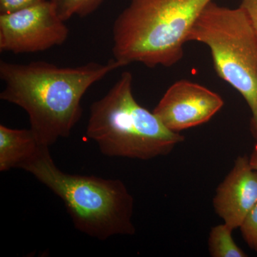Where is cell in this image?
Wrapping results in <instances>:
<instances>
[{"mask_svg": "<svg viewBox=\"0 0 257 257\" xmlns=\"http://www.w3.org/2000/svg\"><path fill=\"white\" fill-rule=\"evenodd\" d=\"M122 65L115 59L75 67L35 61L0 62L5 88L0 99L28 113L30 130L41 146L50 147L69 137L82 114L81 101L93 84Z\"/></svg>", "mask_w": 257, "mask_h": 257, "instance_id": "1", "label": "cell"}, {"mask_svg": "<svg viewBox=\"0 0 257 257\" xmlns=\"http://www.w3.org/2000/svg\"><path fill=\"white\" fill-rule=\"evenodd\" d=\"M214 0H130L115 20L112 54L122 67H170L184 56L191 29Z\"/></svg>", "mask_w": 257, "mask_h": 257, "instance_id": "2", "label": "cell"}, {"mask_svg": "<svg viewBox=\"0 0 257 257\" xmlns=\"http://www.w3.org/2000/svg\"><path fill=\"white\" fill-rule=\"evenodd\" d=\"M22 170L62 199L74 227L83 234L101 241L135 234L134 198L119 179L64 172L56 165L47 147H42Z\"/></svg>", "mask_w": 257, "mask_h": 257, "instance_id": "3", "label": "cell"}, {"mask_svg": "<svg viewBox=\"0 0 257 257\" xmlns=\"http://www.w3.org/2000/svg\"><path fill=\"white\" fill-rule=\"evenodd\" d=\"M133 82L131 72H122L109 92L92 103L87 138L107 157L149 160L169 155L184 138L139 104Z\"/></svg>", "mask_w": 257, "mask_h": 257, "instance_id": "4", "label": "cell"}, {"mask_svg": "<svg viewBox=\"0 0 257 257\" xmlns=\"http://www.w3.org/2000/svg\"><path fill=\"white\" fill-rule=\"evenodd\" d=\"M188 42L209 49L216 74L246 101L257 142V34L246 12L211 2L191 29Z\"/></svg>", "mask_w": 257, "mask_h": 257, "instance_id": "5", "label": "cell"}, {"mask_svg": "<svg viewBox=\"0 0 257 257\" xmlns=\"http://www.w3.org/2000/svg\"><path fill=\"white\" fill-rule=\"evenodd\" d=\"M51 0L25 9L0 14V52H43L67 41L69 28Z\"/></svg>", "mask_w": 257, "mask_h": 257, "instance_id": "6", "label": "cell"}, {"mask_svg": "<svg viewBox=\"0 0 257 257\" xmlns=\"http://www.w3.org/2000/svg\"><path fill=\"white\" fill-rule=\"evenodd\" d=\"M224 104L217 93L182 79L168 88L153 112L168 130L179 133L207 122Z\"/></svg>", "mask_w": 257, "mask_h": 257, "instance_id": "7", "label": "cell"}, {"mask_svg": "<svg viewBox=\"0 0 257 257\" xmlns=\"http://www.w3.org/2000/svg\"><path fill=\"white\" fill-rule=\"evenodd\" d=\"M257 203V171L247 156H239L234 167L219 184L213 199L214 210L233 230Z\"/></svg>", "mask_w": 257, "mask_h": 257, "instance_id": "8", "label": "cell"}, {"mask_svg": "<svg viewBox=\"0 0 257 257\" xmlns=\"http://www.w3.org/2000/svg\"><path fill=\"white\" fill-rule=\"evenodd\" d=\"M30 128L18 130L0 125V171L23 169L41 150Z\"/></svg>", "mask_w": 257, "mask_h": 257, "instance_id": "9", "label": "cell"}, {"mask_svg": "<svg viewBox=\"0 0 257 257\" xmlns=\"http://www.w3.org/2000/svg\"><path fill=\"white\" fill-rule=\"evenodd\" d=\"M233 229L224 224L211 228L208 249L213 257H246L247 254L235 242Z\"/></svg>", "mask_w": 257, "mask_h": 257, "instance_id": "10", "label": "cell"}, {"mask_svg": "<svg viewBox=\"0 0 257 257\" xmlns=\"http://www.w3.org/2000/svg\"><path fill=\"white\" fill-rule=\"evenodd\" d=\"M105 0H51L64 22L73 17L85 18L96 11Z\"/></svg>", "mask_w": 257, "mask_h": 257, "instance_id": "11", "label": "cell"}, {"mask_svg": "<svg viewBox=\"0 0 257 257\" xmlns=\"http://www.w3.org/2000/svg\"><path fill=\"white\" fill-rule=\"evenodd\" d=\"M239 228L245 242L257 252V203L248 213Z\"/></svg>", "mask_w": 257, "mask_h": 257, "instance_id": "12", "label": "cell"}, {"mask_svg": "<svg viewBox=\"0 0 257 257\" xmlns=\"http://www.w3.org/2000/svg\"><path fill=\"white\" fill-rule=\"evenodd\" d=\"M45 0H0V14H8L42 3Z\"/></svg>", "mask_w": 257, "mask_h": 257, "instance_id": "13", "label": "cell"}, {"mask_svg": "<svg viewBox=\"0 0 257 257\" xmlns=\"http://www.w3.org/2000/svg\"><path fill=\"white\" fill-rule=\"evenodd\" d=\"M240 7L246 12L257 34V0H241Z\"/></svg>", "mask_w": 257, "mask_h": 257, "instance_id": "14", "label": "cell"}, {"mask_svg": "<svg viewBox=\"0 0 257 257\" xmlns=\"http://www.w3.org/2000/svg\"><path fill=\"white\" fill-rule=\"evenodd\" d=\"M248 158H249L250 165L257 171V143Z\"/></svg>", "mask_w": 257, "mask_h": 257, "instance_id": "15", "label": "cell"}]
</instances>
